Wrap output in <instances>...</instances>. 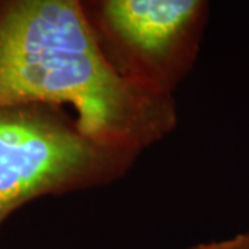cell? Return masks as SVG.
Masks as SVG:
<instances>
[{
  "instance_id": "1",
  "label": "cell",
  "mask_w": 249,
  "mask_h": 249,
  "mask_svg": "<svg viewBox=\"0 0 249 249\" xmlns=\"http://www.w3.org/2000/svg\"><path fill=\"white\" fill-rule=\"evenodd\" d=\"M61 104L76 111L85 137L119 152L150 142L170 121L162 94L108 61L78 1L0 3V109Z\"/></svg>"
},
{
  "instance_id": "2",
  "label": "cell",
  "mask_w": 249,
  "mask_h": 249,
  "mask_svg": "<svg viewBox=\"0 0 249 249\" xmlns=\"http://www.w3.org/2000/svg\"><path fill=\"white\" fill-rule=\"evenodd\" d=\"M103 19L126 47L144 58H166L198 25L205 6L196 0H109Z\"/></svg>"
},
{
  "instance_id": "3",
  "label": "cell",
  "mask_w": 249,
  "mask_h": 249,
  "mask_svg": "<svg viewBox=\"0 0 249 249\" xmlns=\"http://www.w3.org/2000/svg\"><path fill=\"white\" fill-rule=\"evenodd\" d=\"M188 249H249V234H238L229 240L199 244Z\"/></svg>"
}]
</instances>
